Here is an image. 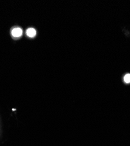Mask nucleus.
I'll use <instances>...</instances> for the list:
<instances>
[{"instance_id":"1","label":"nucleus","mask_w":130,"mask_h":146,"mask_svg":"<svg viewBox=\"0 0 130 146\" xmlns=\"http://www.w3.org/2000/svg\"><path fill=\"white\" fill-rule=\"evenodd\" d=\"M22 34V30L20 28H14L12 30V35L14 37H19Z\"/></svg>"},{"instance_id":"2","label":"nucleus","mask_w":130,"mask_h":146,"mask_svg":"<svg viewBox=\"0 0 130 146\" xmlns=\"http://www.w3.org/2000/svg\"><path fill=\"white\" fill-rule=\"evenodd\" d=\"M36 30H35V29H33V28H28L27 29V30H26V34L29 37H33L34 36L36 35Z\"/></svg>"},{"instance_id":"3","label":"nucleus","mask_w":130,"mask_h":146,"mask_svg":"<svg viewBox=\"0 0 130 146\" xmlns=\"http://www.w3.org/2000/svg\"><path fill=\"white\" fill-rule=\"evenodd\" d=\"M124 80L126 83H130V74H127L125 75L124 78Z\"/></svg>"},{"instance_id":"4","label":"nucleus","mask_w":130,"mask_h":146,"mask_svg":"<svg viewBox=\"0 0 130 146\" xmlns=\"http://www.w3.org/2000/svg\"><path fill=\"white\" fill-rule=\"evenodd\" d=\"M12 110H13V111H14V110H15V109H12Z\"/></svg>"}]
</instances>
